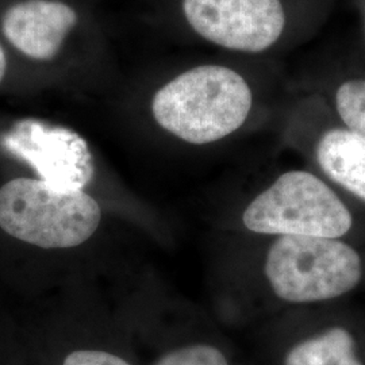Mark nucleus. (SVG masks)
<instances>
[{
	"instance_id": "obj_9",
	"label": "nucleus",
	"mask_w": 365,
	"mask_h": 365,
	"mask_svg": "<svg viewBox=\"0 0 365 365\" xmlns=\"http://www.w3.org/2000/svg\"><path fill=\"white\" fill-rule=\"evenodd\" d=\"M283 365H365L349 327L330 325L288 348Z\"/></svg>"
},
{
	"instance_id": "obj_4",
	"label": "nucleus",
	"mask_w": 365,
	"mask_h": 365,
	"mask_svg": "<svg viewBox=\"0 0 365 365\" xmlns=\"http://www.w3.org/2000/svg\"><path fill=\"white\" fill-rule=\"evenodd\" d=\"M101 218L98 202L83 190L60 191L31 178L0 187V229L38 248L78 247L96 232Z\"/></svg>"
},
{
	"instance_id": "obj_2",
	"label": "nucleus",
	"mask_w": 365,
	"mask_h": 365,
	"mask_svg": "<svg viewBox=\"0 0 365 365\" xmlns=\"http://www.w3.org/2000/svg\"><path fill=\"white\" fill-rule=\"evenodd\" d=\"M274 238L264 261V276L274 298L283 303L306 306L334 302L364 280V257L346 240Z\"/></svg>"
},
{
	"instance_id": "obj_1",
	"label": "nucleus",
	"mask_w": 365,
	"mask_h": 365,
	"mask_svg": "<svg viewBox=\"0 0 365 365\" xmlns=\"http://www.w3.org/2000/svg\"><path fill=\"white\" fill-rule=\"evenodd\" d=\"M253 95L247 80L227 66H200L176 76L156 92L157 123L194 145L217 143L249 117Z\"/></svg>"
},
{
	"instance_id": "obj_8",
	"label": "nucleus",
	"mask_w": 365,
	"mask_h": 365,
	"mask_svg": "<svg viewBox=\"0 0 365 365\" xmlns=\"http://www.w3.org/2000/svg\"><path fill=\"white\" fill-rule=\"evenodd\" d=\"M315 160L327 182L365 205V143L344 128L325 131Z\"/></svg>"
},
{
	"instance_id": "obj_13",
	"label": "nucleus",
	"mask_w": 365,
	"mask_h": 365,
	"mask_svg": "<svg viewBox=\"0 0 365 365\" xmlns=\"http://www.w3.org/2000/svg\"><path fill=\"white\" fill-rule=\"evenodd\" d=\"M7 72V54L4 52V48L0 43V83L3 81V78L6 76Z\"/></svg>"
},
{
	"instance_id": "obj_11",
	"label": "nucleus",
	"mask_w": 365,
	"mask_h": 365,
	"mask_svg": "<svg viewBox=\"0 0 365 365\" xmlns=\"http://www.w3.org/2000/svg\"><path fill=\"white\" fill-rule=\"evenodd\" d=\"M155 365H229V361L218 348L196 344L165 354Z\"/></svg>"
},
{
	"instance_id": "obj_6",
	"label": "nucleus",
	"mask_w": 365,
	"mask_h": 365,
	"mask_svg": "<svg viewBox=\"0 0 365 365\" xmlns=\"http://www.w3.org/2000/svg\"><path fill=\"white\" fill-rule=\"evenodd\" d=\"M78 24V14L57 0H24L6 10L1 31L16 51L33 60L54 58Z\"/></svg>"
},
{
	"instance_id": "obj_12",
	"label": "nucleus",
	"mask_w": 365,
	"mask_h": 365,
	"mask_svg": "<svg viewBox=\"0 0 365 365\" xmlns=\"http://www.w3.org/2000/svg\"><path fill=\"white\" fill-rule=\"evenodd\" d=\"M63 365H130L115 354L103 351H75L66 356Z\"/></svg>"
},
{
	"instance_id": "obj_7",
	"label": "nucleus",
	"mask_w": 365,
	"mask_h": 365,
	"mask_svg": "<svg viewBox=\"0 0 365 365\" xmlns=\"http://www.w3.org/2000/svg\"><path fill=\"white\" fill-rule=\"evenodd\" d=\"M25 156L36 167L41 180L60 191L83 190L93 175L92 156L86 141L63 128H30Z\"/></svg>"
},
{
	"instance_id": "obj_3",
	"label": "nucleus",
	"mask_w": 365,
	"mask_h": 365,
	"mask_svg": "<svg viewBox=\"0 0 365 365\" xmlns=\"http://www.w3.org/2000/svg\"><path fill=\"white\" fill-rule=\"evenodd\" d=\"M244 226L256 235L345 240L354 215L342 196L313 172H283L249 203Z\"/></svg>"
},
{
	"instance_id": "obj_5",
	"label": "nucleus",
	"mask_w": 365,
	"mask_h": 365,
	"mask_svg": "<svg viewBox=\"0 0 365 365\" xmlns=\"http://www.w3.org/2000/svg\"><path fill=\"white\" fill-rule=\"evenodd\" d=\"M182 11L199 36L237 52L267 51L286 26L282 0H182Z\"/></svg>"
},
{
	"instance_id": "obj_10",
	"label": "nucleus",
	"mask_w": 365,
	"mask_h": 365,
	"mask_svg": "<svg viewBox=\"0 0 365 365\" xmlns=\"http://www.w3.org/2000/svg\"><path fill=\"white\" fill-rule=\"evenodd\" d=\"M336 110L344 129L365 143V78H352L339 86Z\"/></svg>"
}]
</instances>
